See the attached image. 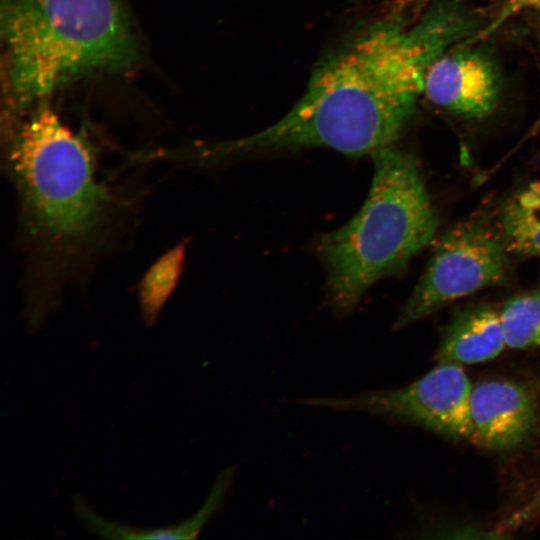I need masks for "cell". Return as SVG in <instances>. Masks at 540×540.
Listing matches in <instances>:
<instances>
[{"mask_svg":"<svg viewBox=\"0 0 540 540\" xmlns=\"http://www.w3.org/2000/svg\"><path fill=\"white\" fill-rule=\"evenodd\" d=\"M481 20L460 0H438L412 27L400 17L376 23L315 72L279 121L206 146L207 161L314 147L361 157L393 145L415 111L429 66L478 31Z\"/></svg>","mask_w":540,"mask_h":540,"instance_id":"cell-1","label":"cell"},{"mask_svg":"<svg viewBox=\"0 0 540 540\" xmlns=\"http://www.w3.org/2000/svg\"><path fill=\"white\" fill-rule=\"evenodd\" d=\"M371 156L372 184L362 207L313 246L326 274L325 303L337 316L351 314L374 283L404 269L438 226L415 157L393 145Z\"/></svg>","mask_w":540,"mask_h":540,"instance_id":"cell-4","label":"cell"},{"mask_svg":"<svg viewBox=\"0 0 540 540\" xmlns=\"http://www.w3.org/2000/svg\"><path fill=\"white\" fill-rule=\"evenodd\" d=\"M499 89L493 62L482 53L462 50L434 60L426 72L423 93L451 113L482 118L496 107Z\"/></svg>","mask_w":540,"mask_h":540,"instance_id":"cell-8","label":"cell"},{"mask_svg":"<svg viewBox=\"0 0 540 540\" xmlns=\"http://www.w3.org/2000/svg\"><path fill=\"white\" fill-rule=\"evenodd\" d=\"M469 442L489 450H507L523 443L537 423L533 389L510 379H490L472 386Z\"/></svg>","mask_w":540,"mask_h":540,"instance_id":"cell-7","label":"cell"},{"mask_svg":"<svg viewBox=\"0 0 540 540\" xmlns=\"http://www.w3.org/2000/svg\"><path fill=\"white\" fill-rule=\"evenodd\" d=\"M1 35L11 113L70 80L140 59L123 0H1Z\"/></svg>","mask_w":540,"mask_h":540,"instance_id":"cell-3","label":"cell"},{"mask_svg":"<svg viewBox=\"0 0 540 540\" xmlns=\"http://www.w3.org/2000/svg\"><path fill=\"white\" fill-rule=\"evenodd\" d=\"M187 240L183 239L159 256L145 271L137 286L142 321L154 326L173 294L184 270Z\"/></svg>","mask_w":540,"mask_h":540,"instance_id":"cell-12","label":"cell"},{"mask_svg":"<svg viewBox=\"0 0 540 540\" xmlns=\"http://www.w3.org/2000/svg\"><path fill=\"white\" fill-rule=\"evenodd\" d=\"M7 138L2 166L18 203L24 317L35 332L111 249L130 204L101 177L88 143L46 104Z\"/></svg>","mask_w":540,"mask_h":540,"instance_id":"cell-2","label":"cell"},{"mask_svg":"<svg viewBox=\"0 0 540 540\" xmlns=\"http://www.w3.org/2000/svg\"><path fill=\"white\" fill-rule=\"evenodd\" d=\"M507 348L499 311L487 304L459 311L447 327L435 358L438 363L472 365L490 361Z\"/></svg>","mask_w":540,"mask_h":540,"instance_id":"cell-9","label":"cell"},{"mask_svg":"<svg viewBox=\"0 0 540 540\" xmlns=\"http://www.w3.org/2000/svg\"><path fill=\"white\" fill-rule=\"evenodd\" d=\"M501 228L509 253L540 256V180L529 183L506 202Z\"/></svg>","mask_w":540,"mask_h":540,"instance_id":"cell-11","label":"cell"},{"mask_svg":"<svg viewBox=\"0 0 540 540\" xmlns=\"http://www.w3.org/2000/svg\"><path fill=\"white\" fill-rule=\"evenodd\" d=\"M538 516H540V485L529 501L520 510L515 512L513 516L506 520L505 528L519 527Z\"/></svg>","mask_w":540,"mask_h":540,"instance_id":"cell-14","label":"cell"},{"mask_svg":"<svg viewBox=\"0 0 540 540\" xmlns=\"http://www.w3.org/2000/svg\"><path fill=\"white\" fill-rule=\"evenodd\" d=\"M498 311L507 348H540V288L512 297Z\"/></svg>","mask_w":540,"mask_h":540,"instance_id":"cell-13","label":"cell"},{"mask_svg":"<svg viewBox=\"0 0 540 540\" xmlns=\"http://www.w3.org/2000/svg\"><path fill=\"white\" fill-rule=\"evenodd\" d=\"M538 1L540 0H508L507 4L501 10L498 17L486 28L485 32H488V30L495 28L498 24L502 23L515 12L523 9L524 7L533 5Z\"/></svg>","mask_w":540,"mask_h":540,"instance_id":"cell-15","label":"cell"},{"mask_svg":"<svg viewBox=\"0 0 540 540\" xmlns=\"http://www.w3.org/2000/svg\"><path fill=\"white\" fill-rule=\"evenodd\" d=\"M472 386L461 365L438 363L405 386L366 390L347 397H308L297 402L335 411L363 412L468 441Z\"/></svg>","mask_w":540,"mask_h":540,"instance_id":"cell-6","label":"cell"},{"mask_svg":"<svg viewBox=\"0 0 540 540\" xmlns=\"http://www.w3.org/2000/svg\"><path fill=\"white\" fill-rule=\"evenodd\" d=\"M228 488L222 483H214L201 508L191 517L177 525L161 528H138L110 521L99 515L90 505L79 515L81 523L94 534L112 539H191L196 538L203 527L222 506Z\"/></svg>","mask_w":540,"mask_h":540,"instance_id":"cell-10","label":"cell"},{"mask_svg":"<svg viewBox=\"0 0 540 540\" xmlns=\"http://www.w3.org/2000/svg\"><path fill=\"white\" fill-rule=\"evenodd\" d=\"M509 271V252L502 237L479 220L458 225L439 241L392 329H401L448 302L502 283Z\"/></svg>","mask_w":540,"mask_h":540,"instance_id":"cell-5","label":"cell"}]
</instances>
